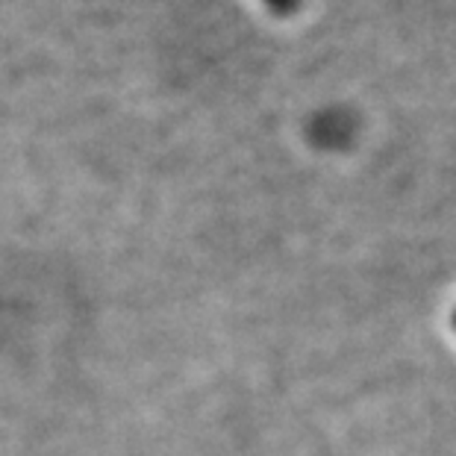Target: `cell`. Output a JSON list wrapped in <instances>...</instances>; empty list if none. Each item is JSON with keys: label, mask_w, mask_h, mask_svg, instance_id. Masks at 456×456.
<instances>
[{"label": "cell", "mask_w": 456, "mask_h": 456, "mask_svg": "<svg viewBox=\"0 0 456 456\" xmlns=\"http://www.w3.org/2000/svg\"><path fill=\"white\" fill-rule=\"evenodd\" d=\"M271 4H274V6H289L292 0H271Z\"/></svg>", "instance_id": "obj_1"}]
</instances>
